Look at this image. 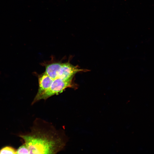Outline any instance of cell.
Returning a JSON list of instances; mask_svg holds the SVG:
<instances>
[{
  "label": "cell",
  "instance_id": "1",
  "mask_svg": "<svg viewBox=\"0 0 154 154\" xmlns=\"http://www.w3.org/2000/svg\"><path fill=\"white\" fill-rule=\"evenodd\" d=\"M34 127L29 134L20 135L29 154H55L66 145L64 139L52 127L50 129Z\"/></svg>",
  "mask_w": 154,
  "mask_h": 154
},
{
  "label": "cell",
  "instance_id": "3",
  "mask_svg": "<svg viewBox=\"0 0 154 154\" xmlns=\"http://www.w3.org/2000/svg\"><path fill=\"white\" fill-rule=\"evenodd\" d=\"M73 78L64 80L59 78L54 79L50 87L39 95L35 96L32 103V104L41 100H46L48 98L54 95L62 92L67 88L76 89L77 85L75 84L73 79Z\"/></svg>",
  "mask_w": 154,
  "mask_h": 154
},
{
  "label": "cell",
  "instance_id": "6",
  "mask_svg": "<svg viewBox=\"0 0 154 154\" xmlns=\"http://www.w3.org/2000/svg\"><path fill=\"white\" fill-rule=\"evenodd\" d=\"M17 154H29V150L24 144L20 147L17 150Z\"/></svg>",
  "mask_w": 154,
  "mask_h": 154
},
{
  "label": "cell",
  "instance_id": "5",
  "mask_svg": "<svg viewBox=\"0 0 154 154\" xmlns=\"http://www.w3.org/2000/svg\"><path fill=\"white\" fill-rule=\"evenodd\" d=\"M0 154H17V150L10 146H6L0 150Z\"/></svg>",
  "mask_w": 154,
  "mask_h": 154
},
{
  "label": "cell",
  "instance_id": "2",
  "mask_svg": "<svg viewBox=\"0 0 154 154\" xmlns=\"http://www.w3.org/2000/svg\"><path fill=\"white\" fill-rule=\"evenodd\" d=\"M45 68V72L53 79L59 78L68 80L73 78L78 72L89 71L80 69L78 66H74L68 62L54 63L46 65Z\"/></svg>",
  "mask_w": 154,
  "mask_h": 154
},
{
  "label": "cell",
  "instance_id": "4",
  "mask_svg": "<svg viewBox=\"0 0 154 154\" xmlns=\"http://www.w3.org/2000/svg\"><path fill=\"white\" fill-rule=\"evenodd\" d=\"M39 87L35 96H38L48 89L52 84L54 79L44 72L38 76Z\"/></svg>",
  "mask_w": 154,
  "mask_h": 154
}]
</instances>
